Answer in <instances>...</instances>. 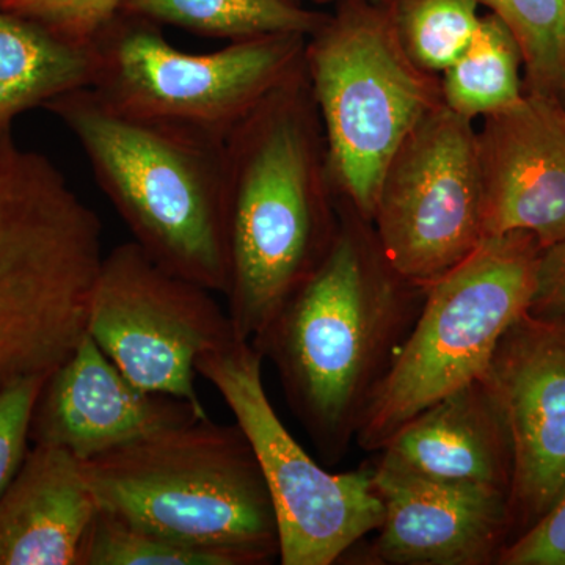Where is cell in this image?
<instances>
[{
  "label": "cell",
  "mask_w": 565,
  "mask_h": 565,
  "mask_svg": "<svg viewBox=\"0 0 565 565\" xmlns=\"http://www.w3.org/2000/svg\"><path fill=\"white\" fill-rule=\"evenodd\" d=\"M338 212L332 247L318 269L252 340L330 467L348 455L426 296V286L386 259L373 222L340 196Z\"/></svg>",
  "instance_id": "cell-1"
},
{
  "label": "cell",
  "mask_w": 565,
  "mask_h": 565,
  "mask_svg": "<svg viewBox=\"0 0 565 565\" xmlns=\"http://www.w3.org/2000/svg\"><path fill=\"white\" fill-rule=\"evenodd\" d=\"M228 316L252 341L318 269L340 212L305 61L225 139Z\"/></svg>",
  "instance_id": "cell-2"
},
{
  "label": "cell",
  "mask_w": 565,
  "mask_h": 565,
  "mask_svg": "<svg viewBox=\"0 0 565 565\" xmlns=\"http://www.w3.org/2000/svg\"><path fill=\"white\" fill-rule=\"evenodd\" d=\"M44 109L79 141L134 243L169 273L225 296V140L126 114L90 87Z\"/></svg>",
  "instance_id": "cell-3"
},
{
  "label": "cell",
  "mask_w": 565,
  "mask_h": 565,
  "mask_svg": "<svg viewBox=\"0 0 565 565\" xmlns=\"http://www.w3.org/2000/svg\"><path fill=\"white\" fill-rule=\"evenodd\" d=\"M103 223L40 152L0 132V392L51 374L87 334Z\"/></svg>",
  "instance_id": "cell-4"
},
{
  "label": "cell",
  "mask_w": 565,
  "mask_h": 565,
  "mask_svg": "<svg viewBox=\"0 0 565 565\" xmlns=\"http://www.w3.org/2000/svg\"><path fill=\"white\" fill-rule=\"evenodd\" d=\"M103 511L237 565L280 556L277 519L250 441L210 416L82 462Z\"/></svg>",
  "instance_id": "cell-5"
},
{
  "label": "cell",
  "mask_w": 565,
  "mask_h": 565,
  "mask_svg": "<svg viewBox=\"0 0 565 565\" xmlns=\"http://www.w3.org/2000/svg\"><path fill=\"white\" fill-rule=\"evenodd\" d=\"M334 191L367 221L386 166L416 125L444 104L394 31L388 3L341 0L305 47Z\"/></svg>",
  "instance_id": "cell-6"
},
{
  "label": "cell",
  "mask_w": 565,
  "mask_h": 565,
  "mask_svg": "<svg viewBox=\"0 0 565 565\" xmlns=\"http://www.w3.org/2000/svg\"><path fill=\"white\" fill-rule=\"evenodd\" d=\"M541 252L527 233L487 236L426 286L415 326L360 424V448L381 451L416 415L486 375L505 332L530 310Z\"/></svg>",
  "instance_id": "cell-7"
},
{
  "label": "cell",
  "mask_w": 565,
  "mask_h": 565,
  "mask_svg": "<svg viewBox=\"0 0 565 565\" xmlns=\"http://www.w3.org/2000/svg\"><path fill=\"white\" fill-rule=\"evenodd\" d=\"M307 40L300 33H275L191 54L172 46L161 25L120 13L92 44L90 88L126 114L225 140L300 68Z\"/></svg>",
  "instance_id": "cell-8"
},
{
  "label": "cell",
  "mask_w": 565,
  "mask_h": 565,
  "mask_svg": "<svg viewBox=\"0 0 565 565\" xmlns=\"http://www.w3.org/2000/svg\"><path fill=\"white\" fill-rule=\"evenodd\" d=\"M263 355L234 337L203 353L196 374L228 405L250 441L273 501L282 565L341 563L384 519L373 467L330 473L286 429L263 381Z\"/></svg>",
  "instance_id": "cell-9"
},
{
  "label": "cell",
  "mask_w": 565,
  "mask_h": 565,
  "mask_svg": "<svg viewBox=\"0 0 565 565\" xmlns=\"http://www.w3.org/2000/svg\"><path fill=\"white\" fill-rule=\"evenodd\" d=\"M375 236L404 278L427 286L486 239L473 120L441 104L408 134L379 184Z\"/></svg>",
  "instance_id": "cell-10"
},
{
  "label": "cell",
  "mask_w": 565,
  "mask_h": 565,
  "mask_svg": "<svg viewBox=\"0 0 565 565\" xmlns=\"http://www.w3.org/2000/svg\"><path fill=\"white\" fill-rule=\"evenodd\" d=\"M214 294L163 269L134 241L117 245L96 275L87 333L134 385L206 411L196 362L236 337Z\"/></svg>",
  "instance_id": "cell-11"
},
{
  "label": "cell",
  "mask_w": 565,
  "mask_h": 565,
  "mask_svg": "<svg viewBox=\"0 0 565 565\" xmlns=\"http://www.w3.org/2000/svg\"><path fill=\"white\" fill-rule=\"evenodd\" d=\"M486 377L503 408L514 452L512 542L565 487V321L523 315L505 332Z\"/></svg>",
  "instance_id": "cell-12"
},
{
  "label": "cell",
  "mask_w": 565,
  "mask_h": 565,
  "mask_svg": "<svg viewBox=\"0 0 565 565\" xmlns=\"http://www.w3.org/2000/svg\"><path fill=\"white\" fill-rule=\"evenodd\" d=\"M384 519L356 563L492 565L511 542L509 492L374 465Z\"/></svg>",
  "instance_id": "cell-13"
},
{
  "label": "cell",
  "mask_w": 565,
  "mask_h": 565,
  "mask_svg": "<svg viewBox=\"0 0 565 565\" xmlns=\"http://www.w3.org/2000/svg\"><path fill=\"white\" fill-rule=\"evenodd\" d=\"M486 236L527 233L542 248L565 237V106L525 93L478 131Z\"/></svg>",
  "instance_id": "cell-14"
},
{
  "label": "cell",
  "mask_w": 565,
  "mask_h": 565,
  "mask_svg": "<svg viewBox=\"0 0 565 565\" xmlns=\"http://www.w3.org/2000/svg\"><path fill=\"white\" fill-rule=\"evenodd\" d=\"M206 416L188 401L134 385L87 333L44 381L33 407L31 441L66 449L85 462Z\"/></svg>",
  "instance_id": "cell-15"
},
{
  "label": "cell",
  "mask_w": 565,
  "mask_h": 565,
  "mask_svg": "<svg viewBox=\"0 0 565 565\" xmlns=\"http://www.w3.org/2000/svg\"><path fill=\"white\" fill-rule=\"evenodd\" d=\"M377 452L375 465L388 470L511 492V434L486 375L416 415Z\"/></svg>",
  "instance_id": "cell-16"
},
{
  "label": "cell",
  "mask_w": 565,
  "mask_h": 565,
  "mask_svg": "<svg viewBox=\"0 0 565 565\" xmlns=\"http://www.w3.org/2000/svg\"><path fill=\"white\" fill-rule=\"evenodd\" d=\"M98 509L82 460L33 446L0 494V565H77Z\"/></svg>",
  "instance_id": "cell-17"
},
{
  "label": "cell",
  "mask_w": 565,
  "mask_h": 565,
  "mask_svg": "<svg viewBox=\"0 0 565 565\" xmlns=\"http://www.w3.org/2000/svg\"><path fill=\"white\" fill-rule=\"evenodd\" d=\"M93 46H77L40 24L0 10V132L33 107L92 87Z\"/></svg>",
  "instance_id": "cell-18"
},
{
  "label": "cell",
  "mask_w": 565,
  "mask_h": 565,
  "mask_svg": "<svg viewBox=\"0 0 565 565\" xmlns=\"http://www.w3.org/2000/svg\"><path fill=\"white\" fill-rule=\"evenodd\" d=\"M121 13L232 43L275 33L310 36L329 18L300 0H125Z\"/></svg>",
  "instance_id": "cell-19"
},
{
  "label": "cell",
  "mask_w": 565,
  "mask_h": 565,
  "mask_svg": "<svg viewBox=\"0 0 565 565\" xmlns=\"http://www.w3.org/2000/svg\"><path fill=\"white\" fill-rule=\"evenodd\" d=\"M523 58L515 36L497 14L481 17L468 46L441 73V95L448 109L475 120L522 102Z\"/></svg>",
  "instance_id": "cell-20"
},
{
  "label": "cell",
  "mask_w": 565,
  "mask_h": 565,
  "mask_svg": "<svg viewBox=\"0 0 565 565\" xmlns=\"http://www.w3.org/2000/svg\"><path fill=\"white\" fill-rule=\"evenodd\" d=\"M522 51L525 93L565 99V0H478Z\"/></svg>",
  "instance_id": "cell-21"
},
{
  "label": "cell",
  "mask_w": 565,
  "mask_h": 565,
  "mask_svg": "<svg viewBox=\"0 0 565 565\" xmlns=\"http://www.w3.org/2000/svg\"><path fill=\"white\" fill-rule=\"evenodd\" d=\"M478 0H390L394 31L419 66L441 74L478 31Z\"/></svg>",
  "instance_id": "cell-22"
},
{
  "label": "cell",
  "mask_w": 565,
  "mask_h": 565,
  "mask_svg": "<svg viewBox=\"0 0 565 565\" xmlns=\"http://www.w3.org/2000/svg\"><path fill=\"white\" fill-rule=\"evenodd\" d=\"M77 565H237L234 557L182 544L98 509Z\"/></svg>",
  "instance_id": "cell-23"
},
{
  "label": "cell",
  "mask_w": 565,
  "mask_h": 565,
  "mask_svg": "<svg viewBox=\"0 0 565 565\" xmlns=\"http://www.w3.org/2000/svg\"><path fill=\"white\" fill-rule=\"evenodd\" d=\"M125 0H0V10L40 24L58 39L92 46L121 13Z\"/></svg>",
  "instance_id": "cell-24"
},
{
  "label": "cell",
  "mask_w": 565,
  "mask_h": 565,
  "mask_svg": "<svg viewBox=\"0 0 565 565\" xmlns=\"http://www.w3.org/2000/svg\"><path fill=\"white\" fill-rule=\"evenodd\" d=\"M47 375L24 379L0 392V494L28 456L33 407Z\"/></svg>",
  "instance_id": "cell-25"
},
{
  "label": "cell",
  "mask_w": 565,
  "mask_h": 565,
  "mask_svg": "<svg viewBox=\"0 0 565 565\" xmlns=\"http://www.w3.org/2000/svg\"><path fill=\"white\" fill-rule=\"evenodd\" d=\"M500 565H565V487L537 522L505 546Z\"/></svg>",
  "instance_id": "cell-26"
},
{
  "label": "cell",
  "mask_w": 565,
  "mask_h": 565,
  "mask_svg": "<svg viewBox=\"0 0 565 565\" xmlns=\"http://www.w3.org/2000/svg\"><path fill=\"white\" fill-rule=\"evenodd\" d=\"M527 315L544 321H565V237L542 248Z\"/></svg>",
  "instance_id": "cell-27"
},
{
  "label": "cell",
  "mask_w": 565,
  "mask_h": 565,
  "mask_svg": "<svg viewBox=\"0 0 565 565\" xmlns=\"http://www.w3.org/2000/svg\"><path fill=\"white\" fill-rule=\"evenodd\" d=\"M337 2H341V0H319L318 3H337ZM371 2L388 3L390 0H371Z\"/></svg>",
  "instance_id": "cell-28"
},
{
  "label": "cell",
  "mask_w": 565,
  "mask_h": 565,
  "mask_svg": "<svg viewBox=\"0 0 565 565\" xmlns=\"http://www.w3.org/2000/svg\"><path fill=\"white\" fill-rule=\"evenodd\" d=\"M315 2H316V3H318V2H319V0H315Z\"/></svg>",
  "instance_id": "cell-29"
}]
</instances>
